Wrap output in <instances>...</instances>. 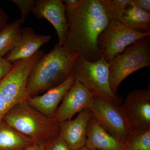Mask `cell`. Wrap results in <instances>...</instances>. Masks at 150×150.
Returning <instances> with one entry per match:
<instances>
[{
  "instance_id": "11",
  "label": "cell",
  "mask_w": 150,
  "mask_h": 150,
  "mask_svg": "<svg viewBox=\"0 0 150 150\" xmlns=\"http://www.w3.org/2000/svg\"><path fill=\"white\" fill-rule=\"evenodd\" d=\"M32 13L38 19L44 18L56 29L59 42L64 46L69 31L64 1L62 0H36Z\"/></svg>"
},
{
  "instance_id": "9",
  "label": "cell",
  "mask_w": 150,
  "mask_h": 150,
  "mask_svg": "<svg viewBox=\"0 0 150 150\" xmlns=\"http://www.w3.org/2000/svg\"><path fill=\"white\" fill-rule=\"evenodd\" d=\"M120 105L94 96L90 109L93 117L105 131L126 144L131 132L123 118Z\"/></svg>"
},
{
  "instance_id": "7",
  "label": "cell",
  "mask_w": 150,
  "mask_h": 150,
  "mask_svg": "<svg viewBox=\"0 0 150 150\" xmlns=\"http://www.w3.org/2000/svg\"><path fill=\"white\" fill-rule=\"evenodd\" d=\"M150 37V32L140 33L130 29L117 19L113 18L99 35L98 45L101 57L108 62L123 53L126 48L144 38Z\"/></svg>"
},
{
  "instance_id": "10",
  "label": "cell",
  "mask_w": 150,
  "mask_h": 150,
  "mask_svg": "<svg viewBox=\"0 0 150 150\" xmlns=\"http://www.w3.org/2000/svg\"><path fill=\"white\" fill-rule=\"evenodd\" d=\"M94 96L76 79L71 87L66 94L61 105L57 108L54 118L59 123L71 119L76 113L90 109Z\"/></svg>"
},
{
  "instance_id": "19",
  "label": "cell",
  "mask_w": 150,
  "mask_h": 150,
  "mask_svg": "<svg viewBox=\"0 0 150 150\" xmlns=\"http://www.w3.org/2000/svg\"><path fill=\"white\" fill-rule=\"evenodd\" d=\"M126 150H150V129L131 132Z\"/></svg>"
},
{
  "instance_id": "21",
  "label": "cell",
  "mask_w": 150,
  "mask_h": 150,
  "mask_svg": "<svg viewBox=\"0 0 150 150\" xmlns=\"http://www.w3.org/2000/svg\"><path fill=\"white\" fill-rule=\"evenodd\" d=\"M48 140V143L46 146L43 144L44 150H71L59 134Z\"/></svg>"
},
{
  "instance_id": "17",
  "label": "cell",
  "mask_w": 150,
  "mask_h": 150,
  "mask_svg": "<svg viewBox=\"0 0 150 150\" xmlns=\"http://www.w3.org/2000/svg\"><path fill=\"white\" fill-rule=\"evenodd\" d=\"M34 142L3 120L0 121V150H25Z\"/></svg>"
},
{
  "instance_id": "24",
  "label": "cell",
  "mask_w": 150,
  "mask_h": 150,
  "mask_svg": "<svg viewBox=\"0 0 150 150\" xmlns=\"http://www.w3.org/2000/svg\"><path fill=\"white\" fill-rule=\"evenodd\" d=\"M130 5L150 13V0H131Z\"/></svg>"
},
{
  "instance_id": "1",
  "label": "cell",
  "mask_w": 150,
  "mask_h": 150,
  "mask_svg": "<svg viewBox=\"0 0 150 150\" xmlns=\"http://www.w3.org/2000/svg\"><path fill=\"white\" fill-rule=\"evenodd\" d=\"M69 31L64 50L90 62L101 58L98 39L114 18L108 0H81L75 8L65 9Z\"/></svg>"
},
{
  "instance_id": "15",
  "label": "cell",
  "mask_w": 150,
  "mask_h": 150,
  "mask_svg": "<svg viewBox=\"0 0 150 150\" xmlns=\"http://www.w3.org/2000/svg\"><path fill=\"white\" fill-rule=\"evenodd\" d=\"M86 137V146L88 147L100 150H126V144L105 131L94 117L89 121Z\"/></svg>"
},
{
  "instance_id": "6",
  "label": "cell",
  "mask_w": 150,
  "mask_h": 150,
  "mask_svg": "<svg viewBox=\"0 0 150 150\" xmlns=\"http://www.w3.org/2000/svg\"><path fill=\"white\" fill-rule=\"evenodd\" d=\"M43 54V51L39 50L28 59L14 62L9 72L0 81V97L9 109L25 102L29 97L26 88L28 78Z\"/></svg>"
},
{
  "instance_id": "2",
  "label": "cell",
  "mask_w": 150,
  "mask_h": 150,
  "mask_svg": "<svg viewBox=\"0 0 150 150\" xmlns=\"http://www.w3.org/2000/svg\"><path fill=\"white\" fill-rule=\"evenodd\" d=\"M79 55H70L56 43L49 53L38 60L28 78L26 88L30 96L48 91L64 81L74 71Z\"/></svg>"
},
{
  "instance_id": "27",
  "label": "cell",
  "mask_w": 150,
  "mask_h": 150,
  "mask_svg": "<svg viewBox=\"0 0 150 150\" xmlns=\"http://www.w3.org/2000/svg\"><path fill=\"white\" fill-rule=\"evenodd\" d=\"M63 1L65 3V8L71 9L76 6L80 2L81 0H64Z\"/></svg>"
},
{
  "instance_id": "3",
  "label": "cell",
  "mask_w": 150,
  "mask_h": 150,
  "mask_svg": "<svg viewBox=\"0 0 150 150\" xmlns=\"http://www.w3.org/2000/svg\"><path fill=\"white\" fill-rule=\"evenodd\" d=\"M3 120L34 142H43L59 134V122L35 110L27 101L11 108Z\"/></svg>"
},
{
  "instance_id": "4",
  "label": "cell",
  "mask_w": 150,
  "mask_h": 150,
  "mask_svg": "<svg viewBox=\"0 0 150 150\" xmlns=\"http://www.w3.org/2000/svg\"><path fill=\"white\" fill-rule=\"evenodd\" d=\"M74 71L76 79L94 96L120 105L121 99L110 88L108 62L102 57L97 61L90 62L79 56Z\"/></svg>"
},
{
  "instance_id": "13",
  "label": "cell",
  "mask_w": 150,
  "mask_h": 150,
  "mask_svg": "<svg viewBox=\"0 0 150 150\" xmlns=\"http://www.w3.org/2000/svg\"><path fill=\"white\" fill-rule=\"evenodd\" d=\"M76 80V76L73 71L61 84L48 90L42 95L30 96L26 101L30 106L43 115L54 118L59 103Z\"/></svg>"
},
{
  "instance_id": "5",
  "label": "cell",
  "mask_w": 150,
  "mask_h": 150,
  "mask_svg": "<svg viewBox=\"0 0 150 150\" xmlns=\"http://www.w3.org/2000/svg\"><path fill=\"white\" fill-rule=\"evenodd\" d=\"M108 63L110 88L116 94L118 86L128 76L150 66V37L138 40Z\"/></svg>"
},
{
  "instance_id": "12",
  "label": "cell",
  "mask_w": 150,
  "mask_h": 150,
  "mask_svg": "<svg viewBox=\"0 0 150 150\" xmlns=\"http://www.w3.org/2000/svg\"><path fill=\"white\" fill-rule=\"evenodd\" d=\"M93 117L90 109L82 110L74 119L59 123V135L71 150H76L86 146L87 127L90 119Z\"/></svg>"
},
{
  "instance_id": "22",
  "label": "cell",
  "mask_w": 150,
  "mask_h": 150,
  "mask_svg": "<svg viewBox=\"0 0 150 150\" xmlns=\"http://www.w3.org/2000/svg\"><path fill=\"white\" fill-rule=\"evenodd\" d=\"M114 18H115L130 4L131 0H108Z\"/></svg>"
},
{
  "instance_id": "16",
  "label": "cell",
  "mask_w": 150,
  "mask_h": 150,
  "mask_svg": "<svg viewBox=\"0 0 150 150\" xmlns=\"http://www.w3.org/2000/svg\"><path fill=\"white\" fill-rule=\"evenodd\" d=\"M115 18L135 31L150 32V13L135 6L129 5Z\"/></svg>"
},
{
  "instance_id": "18",
  "label": "cell",
  "mask_w": 150,
  "mask_h": 150,
  "mask_svg": "<svg viewBox=\"0 0 150 150\" xmlns=\"http://www.w3.org/2000/svg\"><path fill=\"white\" fill-rule=\"evenodd\" d=\"M20 19L8 23L0 31V57H3L18 43L21 36Z\"/></svg>"
},
{
  "instance_id": "14",
  "label": "cell",
  "mask_w": 150,
  "mask_h": 150,
  "mask_svg": "<svg viewBox=\"0 0 150 150\" xmlns=\"http://www.w3.org/2000/svg\"><path fill=\"white\" fill-rule=\"evenodd\" d=\"M50 35H37L32 28H22L20 40L17 44L6 54V60L13 64L18 60L30 58L39 48L51 40Z\"/></svg>"
},
{
  "instance_id": "26",
  "label": "cell",
  "mask_w": 150,
  "mask_h": 150,
  "mask_svg": "<svg viewBox=\"0 0 150 150\" xmlns=\"http://www.w3.org/2000/svg\"><path fill=\"white\" fill-rule=\"evenodd\" d=\"M9 110V108L0 97V121L3 120L4 116Z\"/></svg>"
},
{
  "instance_id": "28",
  "label": "cell",
  "mask_w": 150,
  "mask_h": 150,
  "mask_svg": "<svg viewBox=\"0 0 150 150\" xmlns=\"http://www.w3.org/2000/svg\"><path fill=\"white\" fill-rule=\"evenodd\" d=\"M25 150H44L43 142H35Z\"/></svg>"
},
{
  "instance_id": "29",
  "label": "cell",
  "mask_w": 150,
  "mask_h": 150,
  "mask_svg": "<svg viewBox=\"0 0 150 150\" xmlns=\"http://www.w3.org/2000/svg\"><path fill=\"white\" fill-rule=\"evenodd\" d=\"M76 150H100L98 149H94V148H91L88 147L87 146H84L80 148V149H79Z\"/></svg>"
},
{
  "instance_id": "23",
  "label": "cell",
  "mask_w": 150,
  "mask_h": 150,
  "mask_svg": "<svg viewBox=\"0 0 150 150\" xmlns=\"http://www.w3.org/2000/svg\"><path fill=\"white\" fill-rule=\"evenodd\" d=\"M12 67L13 64L5 58L0 57V81L9 72Z\"/></svg>"
},
{
  "instance_id": "20",
  "label": "cell",
  "mask_w": 150,
  "mask_h": 150,
  "mask_svg": "<svg viewBox=\"0 0 150 150\" xmlns=\"http://www.w3.org/2000/svg\"><path fill=\"white\" fill-rule=\"evenodd\" d=\"M11 1L13 3L20 11V19L23 23H24L29 14L32 12L36 0H11Z\"/></svg>"
},
{
  "instance_id": "8",
  "label": "cell",
  "mask_w": 150,
  "mask_h": 150,
  "mask_svg": "<svg viewBox=\"0 0 150 150\" xmlns=\"http://www.w3.org/2000/svg\"><path fill=\"white\" fill-rule=\"evenodd\" d=\"M130 132L150 129V86L134 90L120 105Z\"/></svg>"
},
{
  "instance_id": "25",
  "label": "cell",
  "mask_w": 150,
  "mask_h": 150,
  "mask_svg": "<svg viewBox=\"0 0 150 150\" xmlns=\"http://www.w3.org/2000/svg\"><path fill=\"white\" fill-rule=\"evenodd\" d=\"M8 16L0 6V31L8 24Z\"/></svg>"
}]
</instances>
